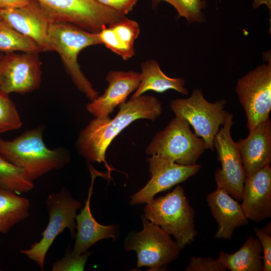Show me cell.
<instances>
[{"label": "cell", "instance_id": "2e32d148", "mask_svg": "<svg viewBox=\"0 0 271 271\" xmlns=\"http://www.w3.org/2000/svg\"><path fill=\"white\" fill-rule=\"evenodd\" d=\"M241 204L248 220L255 222L271 216V167L267 165L246 176Z\"/></svg>", "mask_w": 271, "mask_h": 271}, {"label": "cell", "instance_id": "3957f363", "mask_svg": "<svg viewBox=\"0 0 271 271\" xmlns=\"http://www.w3.org/2000/svg\"><path fill=\"white\" fill-rule=\"evenodd\" d=\"M48 36L52 51L59 54L76 88L90 101L94 100L99 93L81 71L77 58L85 48L102 44L98 33L85 31L70 23L53 21L49 28Z\"/></svg>", "mask_w": 271, "mask_h": 271}, {"label": "cell", "instance_id": "cb8c5ba5", "mask_svg": "<svg viewBox=\"0 0 271 271\" xmlns=\"http://www.w3.org/2000/svg\"><path fill=\"white\" fill-rule=\"evenodd\" d=\"M0 51L6 54L20 51L40 53L43 49L34 40L11 27H0Z\"/></svg>", "mask_w": 271, "mask_h": 271}, {"label": "cell", "instance_id": "83f0119b", "mask_svg": "<svg viewBox=\"0 0 271 271\" xmlns=\"http://www.w3.org/2000/svg\"><path fill=\"white\" fill-rule=\"evenodd\" d=\"M90 253L87 251L79 255H73L71 252H68L61 259L54 263L51 270H84L85 263Z\"/></svg>", "mask_w": 271, "mask_h": 271}, {"label": "cell", "instance_id": "d590c367", "mask_svg": "<svg viewBox=\"0 0 271 271\" xmlns=\"http://www.w3.org/2000/svg\"><path fill=\"white\" fill-rule=\"evenodd\" d=\"M4 57V55H2V54L0 53V60L2 59Z\"/></svg>", "mask_w": 271, "mask_h": 271}, {"label": "cell", "instance_id": "277c9868", "mask_svg": "<svg viewBox=\"0 0 271 271\" xmlns=\"http://www.w3.org/2000/svg\"><path fill=\"white\" fill-rule=\"evenodd\" d=\"M144 212L148 220L172 235L181 249L192 242L197 235L195 212L179 185L165 196L154 198L146 206Z\"/></svg>", "mask_w": 271, "mask_h": 271}, {"label": "cell", "instance_id": "4316f807", "mask_svg": "<svg viewBox=\"0 0 271 271\" xmlns=\"http://www.w3.org/2000/svg\"><path fill=\"white\" fill-rule=\"evenodd\" d=\"M22 122L15 103L0 90V134L19 129Z\"/></svg>", "mask_w": 271, "mask_h": 271}, {"label": "cell", "instance_id": "8992f818", "mask_svg": "<svg viewBox=\"0 0 271 271\" xmlns=\"http://www.w3.org/2000/svg\"><path fill=\"white\" fill-rule=\"evenodd\" d=\"M36 1L53 20L70 23L93 33L126 18L96 0Z\"/></svg>", "mask_w": 271, "mask_h": 271}, {"label": "cell", "instance_id": "d6986e66", "mask_svg": "<svg viewBox=\"0 0 271 271\" xmlns=\"http://www.w3.org/2000/svg\"><path fill=\"white\" fill-rule=\"evenodd\" d=\"M206 200L218 225L215 238L230 239L235 229L249 223L241 204L224 189L217 187Z\"/></svg>", "mask_w": 271, "mask_h": 271}, {"label": "cell", "instance_id": "7a4b0ae2", "mask_svg": "<svg viewBox=\"0 0 271 271\" xmlns=\"http://www.w3.org/2000/svg\"><path fill=\"white\" fill-rule=\"evenodd\" d=\"M43 133V127H39L26 130L12 140L0 138V156L20 168L32 182L53 170L63 168L70 161L64 149L47 147Z\"/></svg>", "mask_w": 271, "mask_h": 271}, {"label": "cell", "instance_id": "7402d4cb", "mask_svg": "<svg viewBox=\"0 0 271 271\" xmlns=\"http://www.w3.org/2000/svg\"><path fill=\"white\" fill-rule=\"evenodd\" d=\"M261 252L259 239L250 236L236 252L229 254L220 251L217 259L231 271H263Z\"/></svg>", "mask_w": 271, "mask_h": 271}, {"label": "cell", "instance_id": "30bf717a", "mask_svg": "<svg viewBox=\"0 0 271 271\" xmlns=\"http://www.w3.org/2000/svg\"><path fill=\"white\" fill-rule=\"evenodd\" d=\"M238 80L235 91L247 117L248 130L269 118L271 109V59Z\"/></svg>", "mask_w": 271, "mask_h": 271}, {"label": "cell", "instance_id": "f546056e", "mask_svg": "<svg viewBox=\"0 0 271 271\" xmlns=\"http://www.w3.org/2000/svg\"><path fill=\"white\" fill-rule=\"evenodd\" d=\"M226 268L217 259L211 257H192L186 271H224Z\"/></svg>", "mask_w": 271, "mask_h": 271}, {"label": "cell", "instance_id": "8fae6325", "mask_svg": "<svg viewBox=\"0 0 271 271\" xmlns=\"http://www.w3.org/2000/svg\"><path fill=\"white\" fill-rule=\"evenodd\" d=\"M233 115L228 112L222 127L214 138V147L221 164L215 173L217 187H220L233 198L242 200L246 175L237 144L232 139L231 128Z\"/></svg>", "mask_w": 271, "mask_h": 271}, {"label": "cell", "instance_id": "6da1fadb", "mask_svg": "<svg viewBox=\"0 0 271 271\" xmlns=\"http://www.w3.org/2000/svg\"><path fill=\"white\" fill-rule=\"evenodd\" d=\"M119 111L112 119L95 118L79 133L76 147L88 162H103L108 173L111 170L105 161V153L113 140L125 127L139 119L152 121L162 112V103L155 96L141 95L118 105Z\"/></svg>", "mask_w": 271, "mask_h": 271}, {"label": "cell", "instance_id": "d4e9b609", "mask_svg": "<svg viewBox=\"0 0 271 271\" xmlns=\"http://www.w3.org/2000/svg\"><path fill=\"white\" fill-rule=\"evenodd\" d=\"M0 186L16 193H28L34 188V182L28 180L19 167L0 156Z\"/></svg>", "mask_w": 271, "mask_h": 271}, {"label": "cell", "instance_id": "e0dca14e", "mask_svg": "<svg viewBox=\"0 0 271 271\" xmlns=\"http://www.w3.org/2000/svg\"><path fill=\"white\" fill-rule=\"evenodd\" d=\"M237 144L246 176L271 162V123L269 119L249 131Z\"/></svg>", "mask_w": 271, "mask_h": 271}, {"label": "cell", "instance_id": "9c48e42d", "mask_svg": "<svg viewBox=\"0 0 271 271\" xmlns=\"http://www.w3.org/2000/svg\"><path fill=\"white\" fill-rule=\"evenodd\" d=\"M142 219L143 229L128 237L124 247L126 250L136 251L138 267L163 270L177 257L181 248L160 226L149 222L145 215Z\"/></svg>", "mask_w": 271, "mask_h": 271}, {"label": "cell", "instance_id": "4dcf8cb0", "mask_svg": "<svg viewBox=\"0 0 271 271\" xmlns=\"http://www.w3.org/2000/svg\"><path fill=\"white\" fill-rule=\"evenodd\" d=\"M100 4L126 15L130 12L138 0H96Z\"/></svg>", "mask_w": 271, "mask_h": 271}, {"label": "cell", "instance_id": "4fadbf2b", "mask_svg": "<svg viewBox=\"0 0 271 271\" xmlns=\"http://www.w3.org/2000/svg\"><path fill=\"white\" fill-rule=\"evenodd\" d=\"M8 60L0 90L10 94H24L38 89L42 81L39 53L7 54Z\"/></svg>", "mask_w": 271, "mask_h": 271}, {"label": "cell", "instance_id": "d6a6232c", "mask_svg": "<svg viewBox=\"0 0 271 271\" xmlns=\"http://www.w3.org/2000/svg\"><path fill=\"white\" fill-rule=\"evenodd\" d=\"M8 60L7 54L4 55V57L0 60V86L2 83L4 73Z\"/></svg>", "mask_w": 271, "mask_h": 271}, {"label": "cell", "instance_id": "836d02e7", "mask_svg": "<svg viewBox=\"0 0 271 271\" xmlns=\"http://www.w3.org/2000/svg\"><path fill=\"white\" fill-rule=\"evenodd\" d=\"M265 4L269 11L270 13L271 11V0H253L252 2V7L256 9L258 8L261 5Z\"/></svg>", "mask_w": 271, "mask_h": 271}, {"label": "cell", "instance_id": "ba28073f", "mask_svg": "<svg viewBox=\"0 0 271 271\" xmlns=\"http://www.w3.org/2000/svg\"><path fill=\"white\" fill-rule=\"evenodd\" d=\"M226 101L210 102L202 91L195 89L187 98L171 100L170 107L176 116L186 120L194 129L195 133L204 141L206 149L214 150V138L223 124L228 112Z\"/></svg>", "mask_w": 271, "mask_h": 271}, {"label": "cell", "instance_id": "ac0fdd59", "mask_svg": "<svg viewBox=\"0 0 271 271\" xmlns=\"http://www.w3.org/2000/svg\"><path fill=\"white\" fill-rule=\"evenodd\" d=\"M92 175V181L89 189L85 205L75 218L77 232L73 250V255H79L97 241L108 238L114 239L116 237V226L114 225H103L97 222L92 215L90 210V200L92 194L93 186L95 177L98 176L96 171L89 166Z\"/></svg>", "mask_w": 271, "mask_h": 271}, {"label": "cell", "instance_id": "e575fe53", "mask_svg": "<svg viewBox=\"0 0 271 271\" xmlns=\"http://www.w3.org/2000/svg\"><path fill=\"white\" fill-rule=\"evenodd\" d=\"M11 27L5 21L0 12V27Z\"/></svg>", "mask_w": 271, "mask_h": 271}, {"label": "cell", "instance_id": "52a82bcc", "mask_svg": "<svg viewBox=\"0 0 271 271\" xmlns=\"http://www.w3.org/2000/svg\"><path fill=\"white\" fill-rule=\"evenodd\" d=\"M206 149L204 141L192 131L188 122L176 116L156 134L146 153L162 156L180 165H193Z\"/></svg>", "mask_w": 271, "mask_h": 271}, {"label": "cell", "instance_id": "5bb4252c", "mask_svg": "<svg viewBox=\"0 0 271 271\" xmlns=\"http://www.w3.org/2000/svg\"><path fill=\"white\" fill-rule=\"evenodd\" d=\"M0 12L12 28L34 40L44 51H52L48 31L54 20L36 0L24 7L0 10Z\"/></svg>", "mask_w": 271, "mask_h": 271}, {"label": "cell", "instance_id": "484cf974", "mask_svg": "<svg viewBox=\"0 0 271 271\" xmlns=\"http://www.w3.org/2000/svg\"><path fill=\"white\" fill-rule=\"evenodd\" d=\"M172 5L177 11L178 17H184L188 24L201 23L205 22L203 10L206 2L203 0H152V7H156L161 2Z\"/></svg>", "mask_w": 271, "mask_h": 271}, {"label": "cell", "instance_id": "8d00e7d4", "mask_svg": "<svg viewBox=\"0 0 271 271\" xmlns=\"http://www.w3.org/2000/svg\"><path fill=\"white\" fill-rule=\"evenodd\" d=\"M0 270H1V268H0Z\"/></svg>", "mask_w": 271, "mask_h": 271}, {"label": "cell", "instance_id": "5b68a950", "mask_svg": "<svg viewBox=\"0 0 271 271\" xmlns=\"http://www.w3.org/2000/svg\"><path fill=\"white\" fill-rule=\"evenodd\" d=\"M46 206L49 214L48 224L42 232V237L28 249L20 252L44 269L46 254L56 237L65 228L69 229L72 237L75 235L77 211L82 204L73 198L65 188L57 193L50 194L47 198Z\"/></svg>", "mask_w": 271, "mask_h": 271}, {"label": "cell", "instance_id": "ffe728a7", "mask_svg": "<svg viewBox=\"0 0 271 271\" xmlns=\"http://www.w3.org/2000/svg\"><path fill=\"white\" fill-rule=\"evenodd\" d=\"M140 33L139 24L127 18L103 27L98 33L102 44L124 60L135 55L133 43Z\"/></svg>", "mask_w": 271, "mask_h": 271}, {"label": "cell", "instance_id": "7c38bea8", "mask_svg": "<svg viewBox=\"0 0 271 271\" xmlns=\"http://www.w3.org/2000/svg\"><path fill=\"white\" fill-rule=\"evenodd\" d=\"M148 159L151 178L147 185L131 197L130 204L149 203L158 193L187 180L196 174L200 165H183L158 155Z\"/></svg>", "mask_w": 271, "mask_h": 271}, {"label": "cell", "instance_id": "1f68e13d", "mask_svg": "<svg viewBox=\"0 0 271 271\" xmlns=\"http://www.w3.org/2000/svg\"><path fill=\"white\" fill-rule=\"evenodd\" d=\"M32 0H0V10L18 9L28 5Z\"/></svg>", "mask_w": 271, "mask_h": 271}, {"label": "cell", "instance_id": "44dd1931", "mask_svg": "<svg viewBox=\"0 0 271 271\" xmlns=\"http://www.w3.org/2000/svg\"><path fill=\"white\" fill-rule=\"evenodd\" d=\"M141 69L140 84L131 98L140 96L149 90L163 92L169 89H174L183 95L188 94V91L185 86V79L167 76L162 71L156 60L151 59L143 62Z\"/></svg>", "mask_w": 271, "mask_h": 271}, {"label": "cell", "instance_id": "603a6c76", "mask_svg": "<svg viewBox=\"0 0 271 271\" xmlns=\"http://www.w3.org/2000/svg\"><path fill=\"white\" fill-rule=\"evenodd\" d=\"M28 198L0 186V233L6 234L30 215Z\"/></svg>", "mask_w": 271, "mask_h": 271}, {"label": "cell", "instance_id": "f1b7e54d", "mask_svg": "<svg viewBox=\"0 0 271 271\" xmlns=\"http://www.w3.org/2000/svg\"><path fill=\"white\" fill-rule=\"evenodd\" d=\"M271 225L269 223L261 228H254L256 236L259 239L263 253V271L271 270Z\"/></svg>", "mask_w": 271, "mask_h": 271}, {"label": "cell", "instance_id": "9a60e30c", "mask_svg": "<svg viewBox=\"0 0 271 271\" xmlns=\"http://www.w3.org/2000/svg\"><path fill=\"white\" fill-rule=\"evenodd\" d=\"M108 87L103 94L86 105L87 110L96 118L109 117L114 108L126 101L127 96L139 87L141 73L133 71H109L106 77Z\"/></svg>", "mask_w": 271, "mask_h": 271}]
</instances>
